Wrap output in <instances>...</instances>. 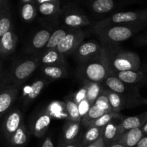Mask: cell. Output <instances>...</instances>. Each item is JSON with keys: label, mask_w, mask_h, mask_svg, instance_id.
Wrapping results in <instances>:
<instances>
[{"label": "cell", "mask_w": 147, "mask_h": 147, "mask_svg": "<svg viewBox=\"0 0 147 147\" xmlns=\"http://www.w3.org/2000/svg\"><path fill=\"white\" fill-rule=\"evenodd\" d=\"M77 75L81 80L95 83H103L109 76L113 75L107 49L102 46L101 54L98 58L90 63L80 65Z\"/></svg>", "instance_id": "cell-1"}, {"label": "cell", "mask_w": 147, "mask_h": 147, "mask_svg": "<svg viewBox=\"0 0 147 147\" xmlns=\"http://www.w3.org/2000/svg\"><path fill=\"white\" fill-rule=\"evenodd\" d=\"M146 27L147 22L120 24L101 29L96 33L100 39L101 45L111 46L129 40Z\"/></svg>", "instance_id": "cell-2"}, {"label": "cell", "mask_w": 147, "mask_h": 147, "mask_svg": "<svg viewBox=\"0 0 147 147\" xmlns=\"http://www.w3.org/2000/svg\"><path fill=\"white\" fill-rule=\"evenodd\" d=\"M109 51L110 65L113 75L116 72L139 71L142 67L140 57L136 53L121 48L118 45L104 46Z\"/></svg>", "instance_id": "cell-3"}, {"label": "cell", "mask_w": 147, "mask_h": 147, "mask_svg": "<svg viewBox=\"0 0 147 147\" xmlns=\"http://www.w3.org/2000/svg\"><path fill=\"white\" fill-rule=\"evenodd\" d=\"M40 64V55L32 56L18 60L14 63L5 76L4 85H14L19 87L29 78Z\"/></svg>", "instance_id": "cell-4"}, {"label": "cell", "mask_w": 147, "mask_h": 147, "mask_svg": "<svg viewBox=\"0 0 147 147\" xmlns=\"http://www.w3.org/2000/svg\"><path fill=\"white\" fill-rule=\"evenodd\" d=\"M107 88L119 93L129 103L131 107L142 104L143 97L139 93L138 86L127 84L115 75H111L103 82Z\"/></svg>", "instance_id": "cell-5"}, {"label": "cell", "mask_w": 147, "mask_h": 147, "mask_svg": "<svg viewBox=\"0 0 147 147\" xmlns=\"http://www.w3.org/2000/svg\"><path fill=\"white\" fill-rule=\"evenodd\" d=\"M139 22H147V9L116 13L111 17H108L96 23L94 27V31L96 32L98 30L116 24L135 23Z\"/></svg>", "instance_id": "cell-6"}, {"label": "cell", "mask_w": 147, "mask_h": 147, "mask_svg": "<svg viewBox=\"0 0 147 147\" xmlns=\"http://www.w3.org/2000/svg\"><path fill=\"white\" fill-rule=\"evenodd\" d=\"M87 33L80 29H70L67 35L57 47V50L64 56L75 53L76 49L83 43Z\"/></svg>", "instance_id": "cell-7"}, {"label": "cell", "mask_w": 147, "mask_h": 147, "mask_svg": "<svg viewBox=\"0 0 147 147\" xmlns=\"http://www.w3.org/2000/svg\"><path fill=\"white\" fill-rule=\"evenodd\" d=\"M102 52L101 45L96 41L83 42L73 55L80 65L90 63L100 57Z\"/></svg>", "instance_id": "cell-8"}, {"label": "cell", "mask_w": 147, "mask_h": 147, "mask_svg": "<svg viewBox=\"0 0 147 147\" xmlns=\"http://www.w3.org/2000/svg\"><path fill=\"white\" fill-rule=\"evenodd\" d=\"M23 122L22 113L17 108L10 109L6 113L2 122V133L6 142L9 140Z\"/></svg>", "instance_id": "cell-9"}, {"label": "cell", "mask_w": 147, "mask_h": 147, "mask_svg": "<svg viewBox=\"0 0 147 147\" xmlns=\"http://www.w3.org/2000/svg\"><path fill=\"white\" fill-rule=\"evenodd\" d=\"M50 80L47 79H37L29 86H26L22 92V96H21L22 108L24 110H27L34 99L41 93L42 90L48 83Z\"/></svg>", "instance_id": "cell-10"}, {"label": "cell", "mask_w": 147, "mask_h": 147, "mask_svg": "<svg viewBox=\"0 0 147 147\" xmlns=\"http://www.w3.org/2000/svg\"><path fill=\"white\" fill-rule=\"evenodd\" d=\"M18 94L19 89L17 86L10 84L1 86L0 93V117L2 118L10 110L11 106L17 100Z\"/></svg>", "instance_id": "cell-11"}, {"label": "cell", "mask_w": 147, "mask_h": 147, "mask_svg": "<svg viewBox=\"0 0 147 147\" xmlns=\"http://www.w3.org/2000/svg\"><path fill=\"white\" fill-rule=\"evenodd\" d=\"M52 116L45 111L39 114L30 124V132L37 138H42L47 133L52 121Z\"/></svg>", "instance_id": "cell-12"}, {"label": "cell", "mask_w": 147, "mask_h": 147, "mask_svg": "<svg viewBox=\"0 0 147 147\" xmlns=\"http://www.w3.org/2000/svg\"><path fill=\"white\" fill-rule=\"evenodd\" d=\"M17 42L18 37L13 28L0 37V55L2 58H5L15 51Z\"/></svg>", "instance_id": "cell-13"}, {"label": "cell", "mask_w": 147, "mask_h": 147, "mask_svg": "<svg viewBox=\"0 0 147 147\" xmlns=\"http://www.w3.org/2000/svg\"><path fill=\"white\" fill-rule=\"evenodd\" d=\"M53 32L52 30L48 29H43L37 32L30 41V44L28 47L29 53L36 54L37 53L40 52L41 54L46 45L48 42Z\"/></svg>", "instance_id": "cell-14"}, {"label": "cell", "mask_w": 147, "mask_h": 147, "mask_svg": "<svg viewBox=\"0 0 147 147\" xmlns=\"http://www.w3.org/2000/svg\"><path fill=\"white\" fill-rule=\"evenodd\" d=\"M121 80L127 84L135 86L147 85V73L142 71H123L116 72L114 74Z\"/></svg>", "instance_id": "cell-15"}, {"label": "cell", "mask_w": 147, "mask_h": 147, "mask_svg": "<svg viewBox=\"0 0 147 147\" xmlns=\"http://www.w3.org/2000/svg\"><path fill=\"white\" fill-rule=\"evenodd\" d=\"M40 62L42 65L66 66L65 56L60 53L57 48L50 49L41 53Z\"/></svg>", "instance_id": "cell-16"}, {"label": "cell", "mask_w": 147, "mask_h": 147, "mask_svg": "<svg viewBox=\"0 0 147 147\" xmlns=\"http://www.w3.org/2000/svg\"><path fill=\"white\" fill-rule=\"evenodd\" d=\"M80 124V121H72L70 120L66 121L63 129L61 144L73 143L78 139Z\"/></svg>", "instance_id": "cell-17"}, {"label": "cell", "mask_w": 147, "mask_h": 147, "mask_svg": "<svg viewBox=\"0 0 147 147\" xmlns=\"http://www.w3.org/2000/svg\"><path fill=\"white\" fill-rule=\"evenodd\" d=\"M144 136L141 128L133 129L122 134L119 136L117 143L125 147H135Z\"/></svg>", "instance_id": "cell-18"}, {"label": "cell", "mask_w": 147, "mask_h": 147, "mask_svg": "<svg viewBox=\"0 0 147 147\" xmlns=\"http://www.w3.org/2000/svg\"><path fill=\"white\" fill-rule=\"evenodd\" d=\"M104 92L109 98L112 111L120 113L123 109L131 108L129 102L119 93L107 88L106 87H105Z\"/></svg>", "instance_id": "cell-19"}, {"label": "cell", "mask_w": 147, "mask_h": 147, "mask_svg": "<svg viewBox=\"0 0 147 147\" xmlns=\"http://www.w3.org/2000/svg\"><path fill=\"white\" fill-rule=\"evenodd\" d=\"M122 134L119 124L111 121L106 125L103 129V138L106 147H109L111 145L117 143L119 136Z\"/></svg>", "instance_id": "cell-20"}, {"label": "cell", "mask_w": 147, "mask_h": 147, "mask_svg": "<svg viewBox=\"0 0 147 147\" xmlns=\"http://www.w3.org/2000/svg\"><path fill=\"white\" fill-rule=\"evenodd\" d=\"M29 139L30 131L23 122L7 143L10 147H24L28 143Z\"/></svg>", "instance_id": "cell-21"}, {"label": "cell", "mask_w": 147, "mask_h": 147, "mask_svg": "<svg viewBox=\"0 0 147 147\" xmlns=\"http://www.w3.org/2000/svg\"><path fill=\"white\" fill-rule=\"evenodd\" d=\"M41 72L48 80H60L67 76L66 66L63 65H42Z\"/></svg>", "instance_id": "cell-22"}, {"label": "cell", "mask_w": 147, "mask_h": 147, "mask_svg": "<svg viewBox=\"0 0 147 147\" xmlns=\"http://www.w3.org/2000/svg\"><path fill=\"white\" fill-rule=\"evenodd\" d=\"M147 121V111L139 116H130L126 119H123L119 123L121 133H124L125 131L131 130L133 129L142 128V126Z\"/></svg>", "instance_id": "cell-23"}, {"label": "cell", "mask_w": 147, "mask_h": 147, "mask_svg": "<svg viewBox=\"0 0 147 147\" xmlns=\"http://www.w3.org/2000/svg\"><path fill=\"white\" fill-rule=\"evenodd\" d=\"M39 12L46 17H51L60 12L59 0H37Z\"/></svg>", "instance_id": "cell-24"}, {"label": "cell", "mask_w": 147, "mask_h": 147, "mask_svg": "<svg viewBox=\"0 0 147 147\" xmlns=\"http://www.w3.org/2000/svg\"><path fill=\"white\" fill-rule=\"evenodd\" d=\"M64 23L71 29H80L90 24L87 17L78 13H69L64 17Z\"/></svg>", "instance_id": "cell-25"}, {"label": "cell", "mask_w": 147, "mask_h": 147, "mask_svg": "<svg viewBox=\"0 0 147 147\" xmlns=\"http://www.w3.org/2000/svg\"><path fill=\"white\" fill-rule=\"evenodd\" d=\"M82 82L87 88V99L93 106L99 96L103 93L105 87L102 86L103 83H95L86 80H82Z\"/></svg>", "instance_id": "cell-26"}, {"label": "cell", "mask_w": 147, "mask_h": 147, "mask_svg": "<svg viewBox=\"0 0 147 147\" xmlns=\"http://www.w3.org/2000/svg\"><path fill=\"white\" fill-rule=\"evenodd\" d=\"M108 113L105 109H102L100 106L96 104H93L90 107V110L88 112L87 114L83 118L81 121V124L86 127L89 128L93 123H94L98 119Z\"/></svg>", "instance_id": "cell-27"}, {"label": "cell", "mask_w": 147, "mask_h": 147, "mask_svg": "<svg viewBox=\"0 0 147 147\" xmlns=\"http://www.w3.org/2000/svg\"><path fill=\"white\" fill-rule=\"evenodd\" d=\"M46 111L52 116V118L57 119H66L68 120V114L65 108V102L53 101L47 107Z\"/></svg>", "instance_id": "cell-28"}, {"label": "cell", "mask_w": 147, "mask_h": 147, "mask_svg": "<svg viewBox=\"0 0 147 147\" xmlns=\"http://www.w3.org/2000/svg\"><path fill=\"white\" fill-rule=\"evenodd\" d=\"M104 127L90 126L83 136V146H88L102 138Z\"/></svg>", "instance_id": "cell-29"}, {"label": "cell", "mask_w": 147, "mask_h": 147, "mask_svg": "<svg viewBox=\"0 0 147 147\" xmlns=\"http://www.w3.org/2000/svg\"><path fill=\"white\" fill-rule=\"evenodd\" d=\"M13 28L12 21H11V13L9 7H7L1 9L0 14V37L4 35L5 33Z\"/></svg>", "instance_id": "cell-30"}, {"label": "cell", "mask_w": 147, "mask_h": 147, "mask_svg": "<svg viewBox=\"0 0 147 147\" xmlns=\"http://www.w3.org/2000/svg\"><path fill=\"white\" fill-rule=\"evenodd\" d=\"M69 30H65V29H58V30L53 32L52 33L51 36H50V40H49L48 42L46 45L45 47L44 50H42V52L41 53L46 51V50H50V49L57 48V47L60 45V43L61 42L62 40H63V39H64V37L67 35Z\"/></svg>", "instance_id": "cell-31"}, {"label": "cell", "mask_w": 147, "mask_h": 147, "mask_svg": "<svg viewBox=\"0 0 147 147\" xmlns=\"http://www.w3.org/2000/svg\"><path fill=\"white\" fill-rule=\"evenodd\" d=\"M66 110L68 114V120L72 121H82L78 105L75 103L70 98H67L65 101Z\"/></svg>", "instance_id": "cell-32"}, {"label": "cell", "mask_w": 147, "mask_h": 147, "mask_svg": "<svg viewBox=\"0 0 147 147\" xmlns=\"http://www.w3.org/2000/svg\"><path fill=\"white\" fill-rule=\"evenodd\" d=\"M115 7L113 0H95L92 4V9L98 14H104L111 11Z\"/></svg>", "instance_id": "cell-33"}, {"label": "cell", "mask_w": 147, "mask_h": 147, "mask_svg": "<svg viewBox=\"0 0 147 147\" xmlns=\"http://www.w3.org/2000/svg\"><path fill=\"white\" fill-rule=\"evenodd\" d=\"M37 15V9L32 3H26L22 7L21 17L26 22H31Z\"/></svg>", "instance_id": "cell-34"}, {"label": "cell", "mask_w": 147, "mask_h": 147, "mask_svg": "<svg viewBox=\"0 0 147 147\" xmlns=\"http://www.w3.org/2000/svg\"><path fill=\"white\" fill-rule=\"evenodd\" d=\"M120 113H116V112L111 111L105 113L102 116H100L99 119H98L94 123H93L90 126H96V127H105L107 124H109L110 122L113 121V119L121 118Z\"/></svg>", "instance_id": "cell-35"}, {"label": "cell", "mask_w": 147, "mask_h": 147, "mask_svg": "<svg viewBox=\"0 0 147 147\" xmlns=\"http://www.w3.org/2000/svg\"><path fill=\"white\" fill-rule=\"evenodd\" d=\"M87 88L83 83V86L77 90L75 93H73V96L70 98L78 105L80 104L83 100L87 99Z\"/></svg>", "instance_id": "cell-36"}, {"label": "cell", "mask_w": 147, "mask_h": 147, "mask_svg": "<svg viewBox=\"0 0 147 147\" xmlns=\"http://www.w3.org/2000/svg\"><path fill=\"white\" fill-rule=\"evenodd\" d=\"M94 104L98 105V106H100V108L105 109L106 111L108 112L112 111L111 108V106H110V103H109V98H108L107 96H106V94L105 93L104 91H103V93L99 96L98 98L96 100V101L95 102Z\"/></svg>", "instance_id": "cell-37"}, {"label": "cell", "mask_w": 147, "mask_h": 147, "mask_svg": "<svg viewBox=\"0 0 147 147\" xmlns=\"http://www.w3.org/2000/svg\"><path fill=\"white\" fill-rule=\"evenodd\" d=\"M91 106L92 105L90 104V103L88 101V99H86V100H83V101L78 105L79 111H80V116H81L82 117V119H83V118L87 114L88 112L89 111V110H90Z\"/></svg>", "instance_id": "cell-38"}, {"label": "cell", "mask_w": 147, "mask_h": 147, "mask_svg": "<svg viewBox=\"0 0 147 147\" xmlns=\"http://www.w3.org/2000/svg\"><path fill=\"white\" fill-rule=\"evenodd\" d=\"M83 146V138H80L75 141L74 142L67 144H61L60 147H81Z\"/></svg>", "instance_id": "cell-39"}, {"label": "cell", "mask_w": 147, "mask_h": 147, "mask_svg": "<svg viewBox=\"0 0 147 147\" xmlns=\"http://www.w3.org/2000/svg\"><path fill=\"white\" fill-rule=\"evenodd\" d=\"M135 42L139 45H147V34H142L135 39Z\"/></svg>", "instance_id": "cell-40"}, {"label": "cell", "mask_w": 147, "mask_h": 147, "mask_svg": "<svg viewBox=\"0 0 147 147\" xmlns=\"http://www.w3.org/2000/svg\"><path fill=\"white\" fill-rule=\"evenodd\" d=\"M40 147H55V146L50 136H47V137L45 138Z\"/></svg>", "instance_id": "cell-41"}, {"label": "cell", "mask_w": 147, "mask_h": 147, "mask_svg": "<svg viewBox=\"0 0 147 147\" xmlns=\"http://www.w3.org/2000/svg\"><path fill=\"white\" fill-rule=\"evenodd\" d=\"M88 147H106V145H105L104 141H103V138H100V139H99V140H98L97 142L88 145Z\"/></svg>", "instance_id": "cell-42"}, {"label": "cell", "mask_w": 147, "mask_h": 147, "mask_svg": "<svg viewBox=\"0 0 147 147\" xmlns=\"http://www.w3.org/2000/svg\"><path fill=\"white\" fill-rule=\"evenodd\" d=\"M135 147H147V136H144Z\"/></svg>", "instance_id": "cell-43"}, {"label": "cell", "mask_w": 147, "mask_h": 147, "mask_svg": "<svg viewBox=\"0 0 147 147\" xmlns=\"http://www.w3.org/2000/svg\"><path fill=\"white\" fill-rule=\"evenodd\" d=\"M141 129H142V131H143L144 134L145 135V136H147V121L145 122V123L142 126V127L141 128Z\"/></svg>", "instance_id": "cell-44"}, {"label": "cell", "mask_w": 147, "mask_h": 147, "mask_svg": "<svg viewBox=\"0 0 147 147\" xmlns=\"http://www.w3.org/2000/svg\"><path fill=\"white\" fill-rule=\"evenodd\" d=\"M140 71L144 72V73H147V62H146V63H145L144 65H142Z\"/></svg>", "instance_id": "cell-45"}, {"label": "cell", "mask_w": 147, "mask_h": 147, "mask_svg": "<svg viewBox=\"0 0 147 147\" xmlns=\"http://www.w3.org/2000/svg\"><path fill=\"white\" fill-rule=\"evenodd\" d=\"M109 147H125V146H123V145L120 144L116 143V144H115L111 145V146H109Z\"/></svg>", "instance_id": "cell-46"}, {"label": "cell", "mask_w": 147, "mask_h": 147, "mask_svg": "<svg viewBox=\"0 0 147 147\" xmlns=\"http://www.w3.org/2000/svg\"><path fill=\"white\" fill-rule=\"evenodd\" d=\"M142 104L147 105V98H143V100H142Z\"/></svg>", "instance_id": "cell-47"}, {"label": "cell", "mask_w": 147, "mask_h": 147, "mask_svg": "<svg viewBox=\"0 0 147 147\" xmlns=\"http://www.w3.org/2000/svg\"><path fill=\"white\" fill-rule=\"evenodd\" d=\"M22 1L24 2V4H26V3H30L32 1V0H22Z\"/></svg>", "instance_id": "cell-48"}, {"label": "cell", "mask_w": 147, "mask_h": 147, "mask_svg": "<svg viewBox=\"0 0 147 147\" xmlns=\"http://www.w3.org/2000/svg\"><path fill=\"white\" fill-rule=\"evenodd\" d=\"M81 147H88V146H82Z\"/></svg>", "instance_id": "cell-49"}, {"label": "cell", "mask_w": 147, "mask_h": 147, "mask_svg": "<svg viewBox=\"0 0 147 147\" xmlns=\"http://www.w3.org/2000/svg\"><path fill=\"white\" fill-rule=\"evenodd\" d=\"M144 34H147V31L146 32H145V33H144Z\"/></svg>", "instance_id": "cell-50"}]
</instances>
